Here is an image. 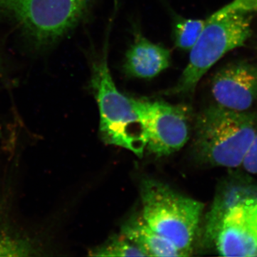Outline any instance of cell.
<instances>
[{"mask_svg": "<svg viewBox=\"0 0 257 257\" xmlns=\"http://www.w3.org/2000/svg\"><path fill=\"white\" fill-rule=\"evenodd\" d=\"M257 0H232L206 19L199 40L192 50L187 65L170 94H189L223 57L244 45L252 34Z\"/></svg>", "mask_w": 257, "mask_h": 257, "instance_id": "cell-1", "label": "cell"}, {"mask_svg": "<svg viewBox=\"0 0 257 257\" xmlns=\"http://www.w3.org/2000/svg\"><path fill=\"white\" fill-rule=\"evenodd\" d=\"M257 133V112L238 111L214 104L196 119L194 150L202 163L235 169Z\"/></svg>", "mask_w": 257, "mask_h": 257, "instance_id": "cell-2", "label": "cell"}, {"mask_svg": "<svg viewBox=\"0 0 257 257\" xmlns=\"http://www.w3.org/2000/svg\"><path fill=\"white\" fill-rule=\"evenodd\" d=\"M107 42L100 58L93 62L90 86L99 108V132L104 143L121 147L143 157L145 132L131 99L119 92L108 64Z\"/></svg>", "mask_w": 257, "mask_h": 257, "instance_id": "cell-3", "label": "cell"}, {"mask_svg": "<svg viewBox=\"0 0 257 257\" xmlns=\"http://www.w3.org/2000/svg\"><path fill=\"white\" fill-rule=\"evenodd\" d=\"M143 218L154 231L189 256L204 210L203 203L153 179L142 184Z\"/></svg>", "mask_w": 257, "mask_h": 257, "instance_id": "cell-4", "label": "cell"}, {"mask_svg": "<svg viewBox=\"0 0 257 257\" xmlns=\"http://www.w3.org/2000/svg\"><path fill=\"white\" fill-rule=\"evenodd\" d=\"M92 0H0V15L13 20L39 47L50 46L84 18Z\"/></svg>", "mask_w": 257, "mask_h": 257, "instance_id": "cell-5", "label": "cell"}, {"mask_svg": "<svg viewBox=\"0 0 257 257\" xmlns=\"http://www.w3.org/2000/svg\"><path fill=\"white\" fill-rule=\"evenodd\" d=\"M130 99L143 126L146 150L158 157L167 156L187 144L191 133V111L188 106Z\"/></svg>", "mask_w": 257, "mask_h": 257, "instance_id": "cell-6", "label": "cell"}, {"mask_svg": "<svg viewBox=\"0 0 257 257\" xmlns=\"http://www.w3.org/2000/svg\"><path fill=\"white\" fill-rule=\"evenodd\" d=\"M211 93L217 105L249 111L257 101V63L238 60L226 64L213 77Z\"/></svg>", "mask_w": 257, "mask_h": 257, "instance_id": "cell-7", "label": "cell"}, {"mask_svg": "<svg viewBox=\"0 0 257 257\" xmlns=\"http://www.w3.org/2000/svg\"><path fill=\"white\" fill-rule=\"evenodd\" d=\"M257 198V182L249 176L234 174L221 182L210 210L206 216L203 241L213 243L214 236L224 216L235 206Z\"/></svg>", "mask_w": 257, "mask_h": 257, "instance_id": "cell-8", "label": "cell"}, {"mask_svg": "<svg viewBox=\"0 0 257 257\" xmlns=\"http://www.w3.org/2000/svg\"><path fill=\"white\" fill-rule=\"evenodd\" d=\"M243 204L230 209L216 230L212 244L221 256H257L256 238L246 218Z\"/></svg>", "mask_w": 257, "mask_h": 257, "instance_id": "cell-9", "label": "cell"}, {"mask_svg": "<svg viewBox=\"0 0 257 257\" xmlns=\"http://www.w3.org/2000/svg\"><path fill=\"white\" fill-rule=\"evenodd\" d=\"M171 60L170 50L137 33L125 56L124 69L130 77L152 79L168 68Z\"/></svg>", "mask_w": 257, "mask_h": 257, "instance_id": "cell-10", "label": "cell"}, {"mask_svg": "<svg viewBox=\"0 0 257 257\" xmlns=\"http://www.w3.org/2000/svg\"><path fill=\"white\" fill-rule=\"evenodd\" d=\"M121 233L140 246L147 256H188L170 240L154 231L143 216L131 218L123 225Z\"/></svg>", "mask_w": 257, "mask_h": 257, "instance_id": "cell-11", "label": "cell"}, {"mask_svg": "<svg viewBox=\"0 0 257 257\" xmlns=\"http://www.w3.org/2000/svg\"><path fill=\"white\" fill-rule=\"evenodd\" d=\"M204 25L205 20L177 18L173 28L175 46L181 50H192L199 40Z\"/></svg>", "mask_w": 257, "mask_h": 257, "instance_id": "cell-12", "label": "cell"}, {"mask_svg": "<svg viewBox=\"0 0 257 257\" xmlns=\"http://www.w3.org/2000/svg\"><path fill=\"white\" fill-rule=\"evenodd\" d=\"M92 256H147V253L136 243L122 234L114 236L101 246L89 251Z\"/></svg>", "mask_w": 257, "mask_h": 257, "instance_id": "cell-13", "label": "cell"}, {"mask_svg": "<svg viewBox=\"0 0 257 257\" xmlns=\"http://www.w3.org/2000/svg\"><path fill=\"white\" fill-rule=\"evenodd\" d=\"M241 167L248 175H257V133L243 157Z\"/></svg>", "mask_w": 257, "mask_h": 257, "instance_id": "cell-14", "label": "cell"}, {"mask_svg": "<svg viewBox=\"0 0 257 257\" xmlns=\"http://www.w3.org/2000/svg\"><path fill=\"white\" fill-rule=\"evenodd\" d=\"M3 70V62H2V58L0 57V72Z\"/></svg>", "mask_w": 257, "mask_h": 257, "instance_id": "cell-15", "label": "cell"}]
</instances>
